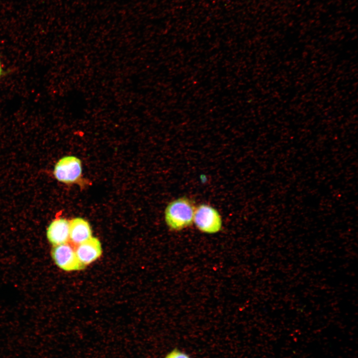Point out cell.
I'll use <instances>...</instances> for the list:
<instances>
[{
  "mask_svg": "<svg viewBox=\"0 0 358 358\" xmlns=\"http://www.w3.org/2000/svg\"><path fill=\"white\" fill-rule=\"evenodd\" d=\"M48 241L53 246L69 242V221L57 217L49 224L46 231Z\"/></svg>",
  "mask_w": 358,
  "mask_h": 358,
  "instance_id": "cell-6",
  "label": "cell"
},
{
  "mask_svg": "<svg viewBox=\"0 0 358 358\" xmlns=\"http://www.w3.org/2000/svg\"><path fill=\"white\" fill-rule=\"evenodd\" d=\"M193 223L201 232L215 234L222 229V220L219 212L206 204H201L195 207Z\"/></svg>",
  "mask_w": 358,
  "mask_h": 358,
  "instance_id": "cell-2",
  "label": "cell"
},
{
  "mask_svg": "<svg viewBox=\"0 0 358 358\" xmlns=\"http://www.w3.org/2000/svg\"><path fill=\"white\" fill-rule=\"evenodd\" d=\"M165 358H190L186 353L180 350L175 349L169 352Z\"/></svg>",
  "mask_w": 358,
  "mask_h": 358,
  "instance_id": "cell-8",
  "label": "cell"
},
{
  "mask_svg": "<svg viewBox=\"0 0 358 358\" xmlns=\"http://www.w3.org/2000/svg\"><path fill=\"white\" fill-rule=\"evenodd\" d=\"M51 256L56 265L65 271L80 270L86 268L78 259L75 246L69 242L54 246Z\"/></svg>",
  "mask_w": 358,
  "mask_h": 358,
  "instance_id": "cell-4",
  "label": "cell"
},
{
  "mask_svg": "<svg viewBox=\"0 0 358 358\" xmlns=\"http://www.w3.org/2000/svg\"><path fill=\"white\" fill-rule=\"evenodd\" d=\"M53 174L60 182L68 184H80L83 180L81 161L73 156L64 157L55 165Z\"/></svg>",
  "mask_w": 358,
  "mask_h": 358,
  "instance_id": "cell-3",
  "label": "cell"
},
{
  "mask_svg": "<svg viewBox=\"0 0 358 358\" xmlns=\"http://www.w3.org/2000/svg\"><path fill=\"white\" fill-rule=\"evenodd\" d=\"M75 249L78 259L86 267L98 259L102 252L100 242L92 236L75 246Z\"/></svg>",
  "mask_w": 358,
  "mask_h": 358,
  "instance_id": "cell-5",
  "label": "cell"
},
{
  "mask_svg": "<svg viewBox=\"0 0 358 358\" xmlns=\"http://www.w3.org/2000/svg\"><path fill=\"white\" fill-rule=\"evenodd\" d=\"M92 237L89 222L84 218L76 217L69 221V242L76 246Z\"/></svg>",
  "mask_w": 358,
  "mask_h": 358,
  "instance_id": "cell-7",
  "label": "cell"
},
{
  "mask_svg": "<svg viewBox=\"0 0 358 358\" xmlns=\"http://www.w3.org/2000/svg\"><path fill=\"white\" fill-rule=\"evenodd\" d=\"M195 207L193 201L186 197H181L171 201L165 210V220L173 231H180L193 223Z\"/></svg>",
  "mask_w": 358,
  "mask_h": 358,
  "instance_id": "cell-1",
  "label": "cell"
},
{
  "mask_svg": "<svg viewBox=\"0 0 358 358\" xmlns=\"http://www.w3.org/2000/svg\"><path fill=\"white\" fill-rule=\"evenodd\" d=\"M1 73H2V69H1L0 61V76L1 75Z\"/></svg>",
  "mask_w": 358,
  "mask_h": 358,
  "instance_id": "cell-9",
  "label": "cell"
}]
</instances>
